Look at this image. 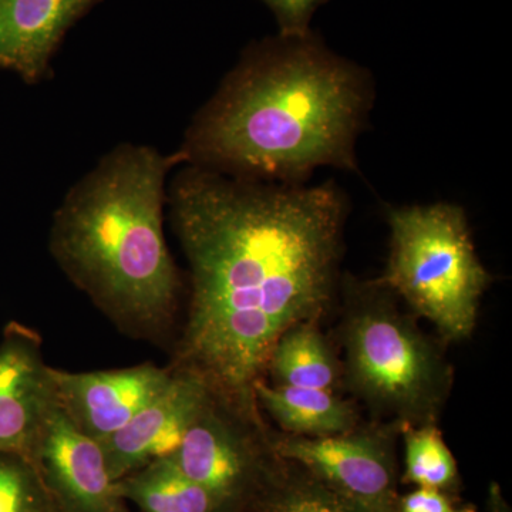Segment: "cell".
I'll list each match as a JSON object with an SVG mask.
<instances>
[{"instance_id":"2","label":"cell","mask_w":512,"mask_h":512,"mask_svg":"<svg viewBox=\"0 0 512 512\" xmlns=\"http://www.w3.org/2000/svg\"><path fill=\"white\" fill-rule=\"evenodd\" d=\"M372 80L313 37L279 36L244 57L192 121L184 160L296 185L319 167L355 171Z\"/></svg>"},{"instance_id":"11","label":"cell","mask_w":512,"mask_h":512,"mask_svg":"<svg viewBox=\"0 0 512 512\" xmlns=\"http://www.w3.org/2000/svg\"><path fill=\"white\" fill-rule=\"evenodd\" d=\"M173 367V366H171ZM167 387L109 439L101 441L113 481L177 450L211 390L200 376L174 369Z\"/></svg>"},{"instance_id":"3","label":"cell","mask_w":512,"mask_h":512,"mask_svg":"<svg viewBox=\"0 0 512 512\" xmlns=\"http://www.w3.org/2000/svg\"><path fill=\"white\" fill-rule=\"evenodd\" d=\"M173 161L124 144L101 158L57 208L50 254L124 335L163 345L181 281L164 235L165 180Z\"/></svg>"},{"instance_id":"12","label":"cell","mask_w":512,"mask_h":512,"mask_svg":"<svg viewBox=\"0 0 512 512\" xmlns=\"http://www.w3.org/2000/svg\"><path fill=\"white\" fill-rule=\"evenodd\" d=\"M94 0H0V67L40 79L67 28Z\"/></svg>"},{"instance_id":"7","label":"cell","mask_w":512,"mask_h":512,"mask_svg":"<svg viewBox=\"0 0 512 512\" xmlns=\"http://www.w3.org/2000/svg\"><path fill=\"white\" fill-rule=\"evenodd\" d=\"M397 431L373 424L329 437L269 433V446L363 511L397 512Z\"/></svg>"},{"instance_id":"9","label":"cell","mask_w":512,"mask_h":512,"mask_svg":"<svg viewBox=\"0 0 512 512\" xmlns=\"http://www.w3.org/2000/svg\"><path fill=\"white\" fill-rule=\"evenodd\" d=\"M50 367L39 332L8 323L0 339V453H35L57 406Z\"/></svg>"},{"instance_id":"10","label":"cell","mask_w":512,"mask_h":512,"mask_svg":"<svg viewBox=\"0 0 512 512\" xmlns=\"http://www.w3.org/2000/svg\"><path fill=\"white\" fill-rule=\"evenodd\" d=\"M32 460L57 512H131L117 493L100 444L80 433L59 403Z\"/></svg>"},{"instance_id":"18","label":"cell","mask_w":512,"mask_h":512,"mask_svg":"<svg viewBox=\"0 0 512 512\" xmlns=\"http://www.w3.org/2000/svg\"><path fill=\"white\" fill-rule=\"evenodd\" d=\"M0 512H57L32 458L0 453Z\"/></svg>"},{"instance_id":"4","label":"cell","mask_w":512,"mask_h":512,"mask_svg":"<svg viewBox=\"0 0 512 512\" xmlns=\"http://www.w3.org/2000/svg\"><path fill=\"white\" fill-rule=\"evenodd\" d=\"M350 389L396 426L437 424L453 369L437 345L394 305L382 285L349 284L342 323Z\"/></svg>"},{"instance_id":"1","label":"cell","mask_w":512,"mask_h":512,"mask_svg":"<svg viewBox=\"0 0 512 512\" xmlns=\"http://www.w3.org/2000/svg\"><path fill=\"white\" fill-rule=\"evenodd\" d=\"M190 265L187 319L168 365L262 420L255 383L292 326L318 322L336 292L348 201L338 185L266 184L188 165L167 191Z\"/></svg>"},{"instance_id":"5","label":"cell","mask_w":512,"mask_h":512,"mask_svg":"<svg viewBox=\"0 0 512 512\" xmlns=\"http://www.w3.org/2000/svg\"><path fill=\"white\" fill-rule=\"evenodd\" d=\"M390 252L377 284L433 323L441 338L461 342L476 329L491 276L478 258L460 205L390 208Z\"/></svg>"},{"instance_id":"19","label":"cell","mask_w":512,"mask_h":512,"mask_svg":"<svg viewBox=\"0 0 512 512\" xmlns=\"http://www.w3.org/2000/svg\"><path fill=\"white\" fill-rule=\"evenodd\" d=\"M397 512H478L476 505L463 503L460 497L416 487L407 494H399Z\"/></svg>"},{"instance_id":"6","label":"cell","mask_w":512,"mask_h":512,"mask_svg":"<svg viewBox=\"0 0 512 512\" xmlns=\"http://www.w3.org/2000/svg\"><path fill=\"white\" fill-rule=\"evenodd\" d=\"M171 461L208 491L220 512H245L275 454L264 420L249 419L211 393Z\"/></svg>"},{"instance_id":"13","label":"cell","mask_w":512,"mask_h":512,"mask_svg":"<svg viewBox=\"0 0 512 512\" xmlns=\"http://www.w3.org/2000/svg\"><path fill=\"white\" fill-rule=\"evenodd\" d=\"M255 399L259 409L291 436H338L359 426L353 403L330 390L278 386L261 379L255 383Z\"/></svg>"},{"instance_id":"14","label":"cell","mask_w":512,"mask_h":512,"mask_svg":"<svg viewBox=\"0 0 512 512\" xmlns=\"http://www.w3.org/2000/svg\"><path fill=\"white\" fill-rule=\"evenodd\" d=\"M266 372L278 386L330 392H336L343 377L342 365L318 322H302L286 330L272 349Z\"/></svg>"},{"instance_id":"16","label":"cell","mask_w":512,"mask_h":512,"mask_svg":"<svg viewBox=\"0 0 512 512\" xmlns=\"http://www.w3.org/2000/svg\"><path fill=\"white\" fill-rule=\"evenodd\" d=\"M245 512H366L291 461L275 456Z\"/></svg>"},{"instance_id":"15","label":"cell","mask_w":512,"mask_h":512,"mask_svg":"<svg viewBox=\"0 0 512 512\" xmlns=\"http://www.w3.org/2000/svg\"><path fill=\"white\" fill-rule=\"evenodd\" d=\"M116 488L121 498L143 512H220L212 495L168 457L120 478Z\"/></svg>"},{"instance_id":"8","label":"cell","mask_w":512,"mask_h":512,"mask_svg":"<svg viewBox=\"0 0 512 512\" xmlns=\"http://www.w3.org/2000/svg\"><path fill=\"white\" fill-rule=\"evenodd\" d=\"M57 403L80 433L97 443L109 439L163 392L173 367L154 363L67 372L50 367Z\"/></svg>"},{"instance_id":"20","label":"cell","mask_w":512,"mask_h":512,"mask_svg":"<svg viewBox=\"0 0 512 512\" xmlns=\"http://www.w3.org/2000/svg\"><path fill=\"white\" fill-rule=\"evenodd\" d=\"M275 13L281 36H305L313 13L325 0H264Z\"/></svg>"},{"instance_id":"17","label":"cell","mask_w":512,"mask_h":512,"mask_svg":"<svg viewBox=\"0 0 512 512\" xmlns=\"http://www.w3.org/2000/svg\"><path fill=\"white\" fill-rule=\"evenodd\" d=\"M404 441L403 484L434 488L460 497L457 461L437 424L400 426Z\"/></svg>"}]
</instances>
